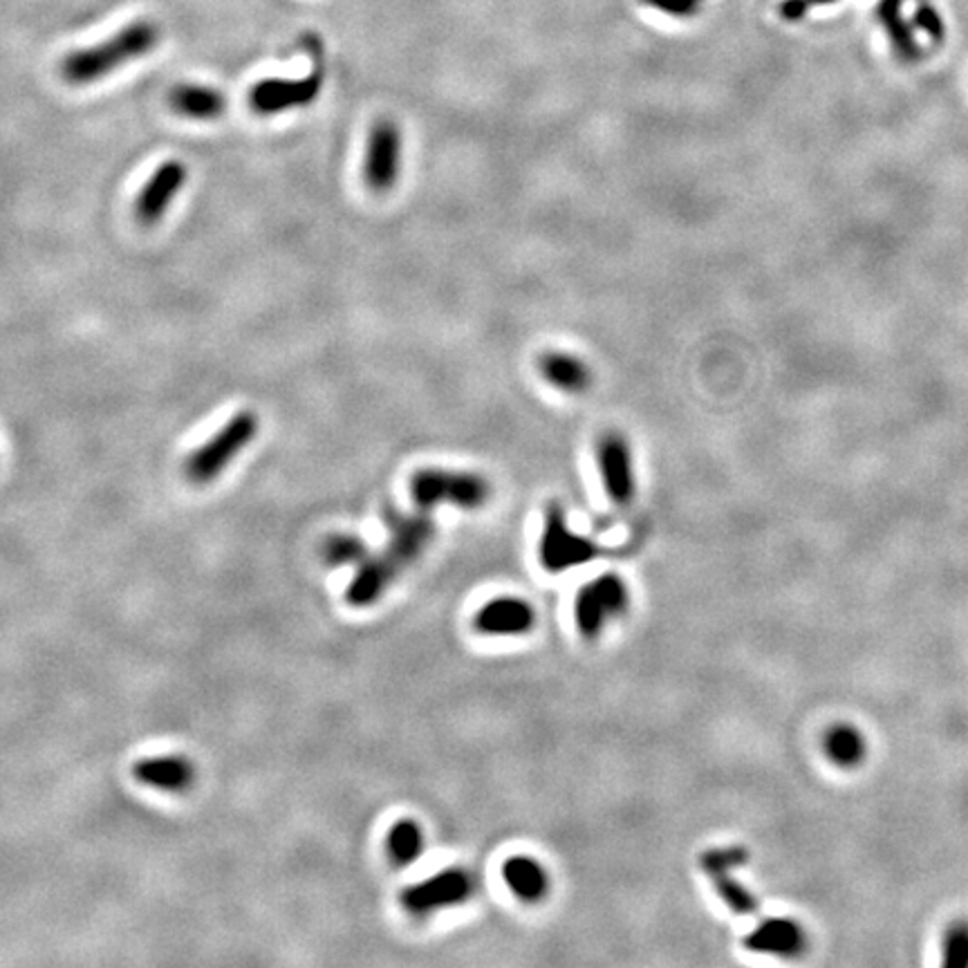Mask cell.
I'll return each instance as SVG.
<instances>
[{"label": "cell", "mask_w": 968, "mask_h": 968, "mask_svg": "<svg viewBox=\"0 0 968 968\" xmlns=\"http://www.w3.org/2000/svg\"><path fill=\"white\" fill-rule=\"evenodd\" d=\"M160 30L151 21H135L113 34L108 41L84 47L65 56L61 63L63 79L72 86H88L106 79L126 63H132L156 50Z\"/></svg>", "instance_id": "obj_1"}, {"label": "cell", "mask_w": 968, "mask_h": 968, "mask_svg": "<svg viewBox=\"0 0 968 968\" xmlns=\"http://www.w3.org/2000/svg\"><path fill=\"white\" fill-rule=\"evenodd\" d=\"M411 498L422 509H435L439 504H451L458 509H480L491 496V485L487 478L474 471L454 469H419L411 476Z\"/></svg>", "instance_id": "obj_2"}, {"label": "cell", "mask_w": 968, "mask_h": 968, "mask_svg": "<svg viewBox=\"0 0 968 968\" xmlns=\"http://www.w3.org/2000/svg\"><path fill=\"white\" fill-rule=\"evenodd\" d=\"M260 419L254 411L236 413L209 442L187 460V478L195 485H206L225 474V469L256 439Z\"/></svg>", "instance_id": "obj_3"}, {"label": "cell", "mask_w": 968, "mask_h": 968, "mask_svg": "<svg viewBox=\"0 0 968 968\" xmlns=\"http://www.w3.org/2000/svg\"><path fill=\"white\" fill-rule=\"evenodd\" d=\"M630 608V592L619 574H602L585 583L574 602L576 628L585 639H599L604 630Z\"/></svg>", "instance_id": "obj_4"}, {"label": "cell", "mask_w": 968, "mask_h": 968, "mask_svg": "<svg viewBox=\"0 0 968 968\" xmlns=\"http://www.w3.org/2000/svg\"><path fill=\"white\" fill-rule=\"evenodd\" d=\"M476 890L474 876L462 868H446L433 876L408 885L402 892V906L413 917H428L444 908H456L471 900Z\"/></svg>", "instance_id": "obj_5"}, {"label": "cell", "mask_w": 968, "mask_h": 968, "mask_svg": "<svg viewBox=\"0 0 968 968\" xmlns=\"http://www.w3.org/2000/svg\"><path fill=\"white\" fill-rule=\"evenodd\" d=\"M602 547L587 536H581L567 528L565 511L559 504H552L545 518V530L539 545L541 565L547 572H567L572 567L587 565L597 561Z\"/></svg>", "instance_id": "obj_6"}, {"label": "cell", "mask_w": 968, "mask_h": 968, "mask_svg": "<svg viewBox=\"0 0 968 968\" xmlns=\"http://www.w3.org/2000/svg\"><path fill=\"white\" fill-rule=\"evenodd\" d=\"M404 139L402 130L391 119H380L370 128L365 158H363V182L372 193L391 191L402 173Z\"/></svg>", "instance_id": "obj_7"}, {"label": "cell", "mask_w": 968, "mask_h": 968, "mask_svg": "<svg viewBox=\"0 0 968 968\" xmlns=\"http://www.w3.org/2000/svg\"><path fill=\"white\" fill-rule=\"evenodd\" d=\"M323 82V67L317 63L315 72L306 79H265L258 82L249 93V106L258 115H278L285 110L304 108L317 102Z\"/></svg>", "instance_id": "obj_8"}, {"label": "cell", "mask_w": 968, "mask_h": 968, "mask_svg": "<svg viewBox=\"0 0 968 968\" xmlns=\"http://www.w3.org/2000/svg\"><path fill=\"white\" fill-rule=\"evenodd\" d=\"M187 180H189V169L184 162L180 160L162 162L137 195L135 215L141 225L146 227L158 225L164 213L169 211V206L173 204L175 195L187 187Z\"/></svg>", "instance_id": "obj_9"}, {"label": "cell", "mask_w": 968, "mask_h": 968, "mask_svg": "<svg viewBox=\"0 0 968 968\" xmlns=\"http://www.w3.org/2000/svg\"><path fill=\"white\" fill-rule=\"evenodd\" d=\"M597 460L602 480L606 487L608 498L615 504H630L637 491L635 485V467H632V451L630 444L624 435L610 430L599 439L597 446Z\"/></svg>", "instance_id": "obj_10"}, {"label": "cell", "mask_w": 968, "mask_h": 968, "mask_svg": "<svg viewBox=\"0 0 968 968\" xmlns=\"http://www.w3.org/2000/svg\"><path fill=\"white\" fill-rule=\"evenodd\" d=\"M536 626V610L530 602L518 597H498L485 604L476 617L474 628L487 637H520L530 635Z\"/></svg>", "instance_id": "obj_11"}, {"label": "cell", "mask_w": 968, "mask_h": 968, "mask_svg": "<svg viewBox=\"0 0 968 968\" xmlns=\"http://www.w3.org/2000/svg\"><path fill=\"white\" fill-rule=\"evenodd\" d=\"M386 523H389L391 539H389V545L384 547V552L404 572L428 547V543L433 539V520L424 511L422 513L391 511Z\"/></svg>", "instance_id": "obj_12"}, {"label": "cell", "mask_w": 968, "mask_h": 968, "mask_svg": "<svg viewBox=\"0 0 968 968\" xmlns=\"http://www.w3.org/2000/svg\"><path fill=\"white\" fill-rule=\"evenodd\" d=\"M400 574L402 570L395 565V561L389 554L384 552L377 556L368 554L359 563V570L348 585L345 602L354 608H368L372 604H377Z\"/></svg>", "instance_id": "obj_13"}, {"label": "cell", "mask_w": 968, "mask_h": 968, "mask_svg": "<svg viewBox=\"0 0 968 968\" xmlns=\"http://www.w3.org/2000/svg\"><path fill=\"white\" fill-rule=\"evenodd\" d=\"M132 778L167 794H187L195 785V765L187 756L146 758L132 765Z\"/></svg>", "instance_id": "obj_14"}, {"label": "cell", "mask_w": 968, "mask_h": 968, "mask_svg": "<svg viewBox=\"0 0 968 968\" xmlns=\"http://www.w3.org/2000/svg\"><path fill=\"white\" fill-rule=\"evenodd\" d=\"M502 881L511 890V895L523 904H541L552 887L545 865L528 854H513L504 861Z\"/></svg>", "instance_id": "obj_15"}, {"label": "cell", "mask_w": 968, "mask_h": 968, "mask_svg": "<svg viewBox=\"0 0 968 968\" xmlns=\"http://www.w3.org/2000/svg\"><path fill=\"white\" fill-rule=\"evenodd\" d=\"M539 370L550 386L570 395L583 393L592 384V370L587 363L581 357L563 350L543 352L539 359Z\"/></svg>", "instance_id": "obj_16"}, {"label": "cell", "mask_w": 968, "mask_h": 968, "mask_svg": "<svg viewBox=\"0 0 968 968\" xmlns=\"http://www.w3.org/2000/svg\"><path fill=\"white\" fill-rule=\"evenodd\" d=\"M171 108L187 117L198 121H211L225 115L227 99L220 91L211 86H198V84H182L171 91Z\"/></svg>", "instance_id": "obj_17"}, {"label": "cell", "mask_w": 968, "mask_h": 968, "mask_svg": "<svg viewBox=\"0 0 968 968\" xmlns=\"http://www.w3.org/2000/svg\"><path fill=\"white\" fill-rule=\"evenodd\" d=\"M426 848L424 830L413 818H400L386 834V854L393 865L408 868L413 865Z\"/></svg>", "instance_id": "obj_18"}, {"label": "cell", "mask_w": 968, "mask_h": 968, "mask_svg": "<svg viewBox=\"0 0 968 968\" xmlns=\"http://www.w3.org/2000/svg\"><path fill=\"white\" fill-rule=\"evenodd\" d=\"M368 554V545L354 534H330L321 547V559L330 567L359 565Z\"/></svg>", "instance_id": "obj_19"}, {"label": "cell", "mask_w": 968, "mask_h": 968, "mask_svg": "<svg viewBox=\"0 0 968 968\" xmlns=\"http://www.w3.org/2000/svg\"><path fill=\"white\" fill-rule=\"evenodd\" d=\"M828 752L839 765H854L863 756V740L852 728H839L828 740Z\"/></svg>", "instance_id": "obj_20"}, {"label": "cell", "mask_w": 968, "mask_h": 968, "mask_svg": "<svg viewBox=\"0 0 968 968\" xmlns=\"http://www.w3.org/2000/svg\"><path fill=\"white\" fill-rule=\"evenodd\" d=\"M796 939H798V935L791 933V926L783 924V930H776V928L772 930V924H769V926L760 928L758 935H754L749 939V946H754L758 950H769V953L772 950L774 953H787V948H789V953H791Z\"/></svg>", "instance_id": "obj_21"}, {"label": "cell", "mask_w": 968, "mask_h": 968, "mask_svg": "<svg viewBox=\"0 0 968 968\" xmlns=\"http://www.w3.org/2000/svg\"><path fill=\"white\" fill-rule=\"evenodd\" d=\"M641 3L670 17H691L700 8V0H641Z\"/></svg>", "instance_id": "obj_22"}, {"label": "cell", "mask_w": 968, "mask_h": 968, "mask_svg": "<svg viewBox=\"0 0 968 968\" xmlns=\"http://www.w3.org/2000/svg\"><path fill=\"white\" fill-rule=\"evenodd\" d=\"M946 961L966 964L968 961V930H953L946 944Z\"/></svg>", "instance_id": "obj_23"}, {"label": "cell", "mask_w": 968, "mask_h": 968, "mask_svg": "<svg viewBox=\"0 0 968 968\" xmlns=\"http://www.w3.org/2000/svg\"><path fill=\"white\" fill-rule=\"evenodd\" d=\"M915 25L917 28H922V30H926L933 39H942V21H939V17L930 10V8H922L919 12H917V17H915Z\"/></svg>", "instance_id": "obj_24"}, {"label": "cell", "mask_w": 968, "mask_h": 968, "mask_svg": "<svg viewBox=\"0 0 968 968\" xmlns=\"http://www.w3.org/2000/svg\"><path fill=\"white\" fill-rule=\"evenodd\" d=\"M823 6V3H834V0H789V3L783 8V12H785V17L787 19H791V21H796V19H800L807 10H809V6Z\"/></svg>", "instance_id": "obj_25"}]
</instances>
